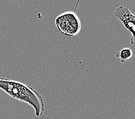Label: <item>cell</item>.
I'll return each mask as SVG.
<instances>
[{
	"label": "cell",
	"mask_w": 135,
	"mask_h": 119,
	"mask_svg": "<svg viewBox=\"0 0 135 119\" xmlns=\"http://www.w3.org/2000/svg\"><path fill=\"white\" fill-rule=\"evenodd\" d=\"M114 15L116 17L124 27L132 34L131 38V43L132 46H134V28H135V16L129 11V9L127 6H118L115 9L114 12Z\"/></svg>",
	"instance_id": "3"
},
{
	"label": "cell",
	"mask_w": 135,
	"mask_h": 119,
	"mask_svg": "<svg viewBox=\"0 0 135 119\" xmlns=\"http://www.w3.org/2000/svg\"><path fill=\"white\" fill-rule=\"evenodd\" d=\"M55 25L61 33L74 37L81 30V23L75 12L68 11L60 14L55 19Z\"/></svg>",
	"instance_id": "2"
},
{
	"label": "cell",
	"mask_w": 135,
	"mask_h": 119,
	"mask_svg": "<svg viewBox=\"0 0 135 119\" xmlns=\"http://www.w3.org/2000/svg\"><path fill=\"white\" fill-rule=\"evenodd\" d=\"M133 48H134V46H132V48H124L120 52L115 53V56L120 59L121 63H124L131 59L132 57L133 52L132 49Z\"/></svg>",
	"instance_id": "4"
},
{
	"label": "cell",
	"mask_w": 135,
	"mask_h": 119,
	"mask_svg": "<svg viewBox=\"0 0 135 119\" xmlns=\"http://www.w3.org/2000/svg\"><path fill=\"white\" fill-rule=\"evenodd\" d=\"M0 89L9 96L31 105L36 117H40L45 111L42 96L37 91L25 84L0 77Z\"/></svg>",
	"instance_id": "1"
}]
</instances>
